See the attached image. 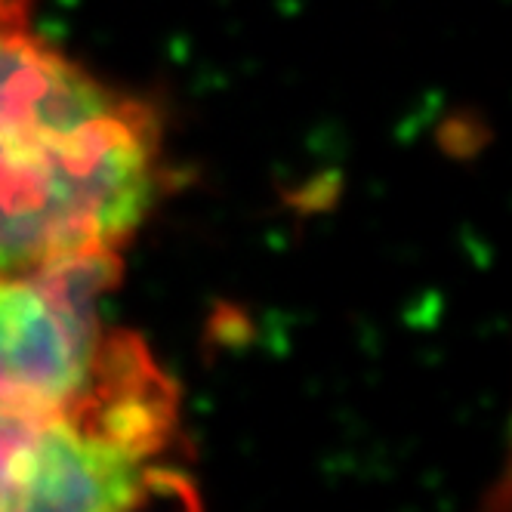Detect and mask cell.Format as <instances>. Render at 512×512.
I'll use <instances>...</instances> for the list:
<instances>
[{
	"label": "cell",
	"instance_id": "cell-1",
	"mask_svg": "<svg viewBox=\"0 0 512 512\" xmlns=\"http://www.w3.org/2000/svg\"><path fill=\"white\" fill-rule=\"evenodd\" d=\"M161 189V130L25 25L0 28V275L118 253Z\"/></svg>",
	"mask_w": 512,
	"mask_h": 512
},
{
	"label": "cell",
	"instance_id": "cell-2",
	"mask_svg": "<svg viewBox=\"0 0 512 512\" xmlns=\"http://www.w3.org/2000/svg\"><path fill=\"white\" fill-rule=\"evenodd\" d=\"M176 389L145 352L78 405L0 411V512H118L189 503L167 466Z\"/></svg>",
	"mask_w": 512,
	"mask_h": 512
},
{
	"label": "cell",
	"instance_id": "cell-3",
	"mask_svg": "<svg viewBox=\"0 0 512 512\" xmlns=\"http://www.w3.org/2000/svg\"><path fill=\"white\" fill-rule=\"evenodd\" d=\"M118 266V253H102L0 275V411L78 405L149 352L99 315Z\"/></svg>",
	"mask_w": 512,
	"mask_h": 512
},
{
	"label": "cell",
	"instance_id": "cell-4",
	"mask_svg": "<svg viewBox=\"0 0 512 512\" xmlns=\"http://www.w3.org/2000/svg\"><path fill=\"white\" fill-rule=\"evenodd\" d=\"M31 0H0V28L10 25H25Z\"/></svg>",
	"mask_w": 512,
	"mask_h": 512
}]
</instances>
